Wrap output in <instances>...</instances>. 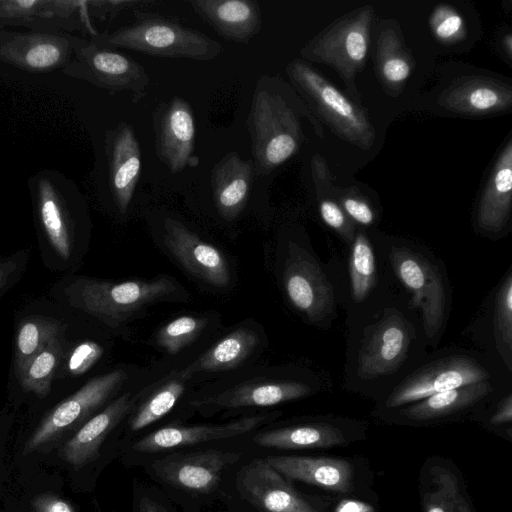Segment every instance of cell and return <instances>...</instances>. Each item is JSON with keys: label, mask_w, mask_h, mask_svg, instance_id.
<instances>
[{"label": "cell", "mask_w": 512, "mask_h": 512, "mask_svg": "<svg viewBox=\"0 0 512 512\" xmlns=\"http://www.w3.org/2000/svg\"><path fill=\"white\" fill-rule=\"evenodd\" d=\"M494 333L498 351L508 369H511L512 350V274L508 273L502 282L496 299Z\"/></svg>", "instance_id": "37"}, {"label": "cell", "mask_w": 512, "mask_h": 512, "mask_svg": "<svg viewBox=\"0 0 512 512\" xmlns=\"http://www.w3.org/2000/svg\"><path fill=\"white\" fill-rule=\"evenodd\" d=\"M373 14V7L366 5L338 19L302 48V57L330 65L352 81L365 64Z\"/></svg>", "instance_id": "7"}, {"label": "cell", "mask_w": 512, "mask_h": 512, "mask_svg": "<svg viewBox=\"0 0 512 512\" xmlns=\"http://www.w3.org/2000/svg\"><path fill=\"white\" fill-rule=\"evenodd\" d=\"M410 344L408 328L395 314L383 318L364 341L358 373L363 379L388 374L399 367Z\"/></svg>", "instance_id": "20"}, {"label": "cell", "mask_w": 512, "mask_h": 512, "mask_svg": "<svg viewBox=\"0 0 512 512\" xmlns=\"http://www.w3.org/2000/svg\"><path fill=\"white\" fill-rule=\"evenodd\" d=\"M286 74L297 91L343 139L368 150L375 141V130L366 114L308 63L295 59Z\"/></svg>", "instance_id": "5"}, {"label": "cell", "mask_w": 512, "mask_h": 512, "mask_svg": "<svg viewBox=\"0 0 512 512\" xmlns=\"http://www.w3.org/2000/svg\"><path fill=\"white\" fill-rule=\"evenodd\" d=\"M335 512H375L373 506L357 500H343L335 509Z\"/></svg>", "instance_id": "46"}, {"label": "cell", "mask_w": 512, "mask_h": 512, "mask_svg": "<svg viewBox=\"0 0 512 512\" xmlns=\"http://www.w3.org/2000/svg\"><path fill=\"white\" fill-rule=\"evenodd\" d=\"M310 392V386L302 382L261 381L238 385L199 404L211 409L267 407L300 399Z\"/></svg>", "instance_id": "27"}, {"label": "cell", "mask_w": 512, "mask_h": 512, "mask_svg": "<svg viewBox=\"0 0 512 512\" xmlns=\"http://www.w3.org/2000/svg\"><path fill=\"white\" fill-rule=\"evenodd\" d=\"M28 189L45 265L72 269L80 259L88 223L78 187L59 171L43 169L29 178Z\"/></svg>", "instance_id": "1"}, {"label": "cell", "mask_w": 512, "mask_h": 512, "mask_svg": "<svg viewBox=\"0 0 512 512\" xmlns=\"http://www.w3.org/2000/svg\"><path fill=\"white\" fill-rule=\"evenodd\" d=\"M392 263L414 304L422 311L427 338L433 339L443 326L446 310V291L438 269L406 248L393 252Z\"/></svg>", "instance_id": "11"}, {"label": "cell", "mask_w": 512, "mask_h": 512, "mask_svg": "<svg viewBox=\"0 0 512 512\" xmlns=\"http://www.w3.org/2000/svg\"><path fill=\"white\" fill-rule=\"evenodd\" d=\"M240 453L207 450L172 453L153 462L154 473L164 482L193 493L212 492L224 470L237 462Z\"/></svg>", "instance_id": "13"}, {"label": "cell", "mask_w": 512, "mask_h": 512, "mask_svg": "<svg viewBox=\"0 0 512 512\" xmlns=\"http://www.w3.org/2000/svg\"><path fill=\"white\" fill-rule=\"evenodd\" d=\"M429 474L430 487L423 502L425 512H472L451 470L433 466Z\"/></svg>", "instance_id": "34"}, {"label": "cell", "mask_w": 512, "mask_h": 512, "mask_svg": "<svg viewBox=\"0 0 512 512\" xmlns=\"http://www.w3.org/2000/svg\"><path fill=\"white\" fill-rule=\"evenodd\" d=\"M155 150L171 173L195 167V120L190 104L181 97L161 103L153 113Z\"/></svg>", "instance_id": "12"}, {"label": "cell", "mask_w": 512, "mask_h": 512, "mask_svg": "<svg viewBox=\"0 0 512 512\" xmlns=\"http://www.w3.org/2000/svg\"><path fill=\"white\" fill-rule=\"evenodd\" d=\"M206 324L205 318L180 316L161 327L157 333V343L167 353L175 355L194 341Z\"/></svg>", "instance_id": "38"}, {"label": "cell", "mask_w": 512, "mask_h": 512, "mask_svg": "<svg viewBox=\"0 0 512 512\" xmlns=\"http://www.w3.org/2000/svg\"><path fill=\"white\" fill-rule=\"evenodd\" d=\"M236 486L241 497L261 512H319L265 459L243 466Z\"/></svg>", "instance_id": "14"}, {"label": "cell", "mask_w": 512, "mask_h": 512, "mask_svg": "<svg viewBox=\"0 0 512 512\" xmlns=\"http://www.w3.org/2000/svg\"><path fill=\"white\" fill-rule=\"evenodd\" d=\"M512 201V139L498 156L483 190L478 211L479 227L487 232H500L509 220Z\"/></svg>", "instance_id": "26"}, {"label": "cell", "mask_w": 512, "mask_h": 512, "mask_svg": "<svg viewBox=\"0 0 512 512\" xmlns=\"http://www.w3.org/2000/svg\"><path fill=\"white\" fill-rule=\"evenodd\" d=\"M439 104L454 113L486 115L511 107L510 86L484 77L456 79L440 96Z\"/></svg>", "instance_id": "23"}, {"label": "cell", "mask_w": 512, "mask_h": 512, "mask_svg": "<svg viewBox=\"0 0 512 512\" xmlns=\"http://www.w3.org/2000/svg\"><path fill=\"white\" fill-rule=\"evenodd\" d=\"M190 378L182 370L171 375L131 414L129 430H141L169 413L183 395Z\"/></svg>", "instance_id": "33"}, {"label": "cell", "mask_w": 512, "mask_h": 512, "mask_svg": "<svg viewBox=\"0 0 512 512\" xmlns=\"http://www.w3.org/2000/svg\"><path fill=\"white\" fill-rule=\"evenodd\" d=\"M66 328V323L52 316L30 315L21 319L14 339L13 366L16 378L48 342L65 335Z\"/></svg>", "instance_id": "31"}, {"label": "cell", "mask_w": 512, "mask_h": 512, "mask_svg": "<svg viewBox=\"0 0 512 512\" xmlns=\"http://www.w3.org/2000/svg\"><path fill=\"white\" fill-rule=\"evenodd\" d=\"M251 139L255 176H266L298 150L299 121L283 96L272 87L271 78H259L246 121Z\"/></svg>", "instance_id": "4"}, {"label": "cell", "mask_w": 512, "mask_h": 512, "mask_svg": "<svg viewBox=\"0 0 512 512\" xmlns=\"http://www.w3.org/2000/svg\"><path fill=\"white\" fill-rule=\"evenodd\" d=\"M182 292L181 286L166 275L122 282L67 275L54 285L51 294L64 308L117 327L146 306Z\"/></svg>", "instance_id": "2"}, {"label": "cell", "mask_w": 512, "mask_h": 512, "mask_svg": "<svg viewBox=\"0 0 512 512\" xmlns=\"http://www.w3.org/2000/svg\"><path fill=\"white\" fill-rule=\"evenodd\" d=\"M430 27L435 37L446 43L455 42L464 37L465 22L452 7L439 5L430 17Z\"/></svg>", "instance_id": "40"}, {"label": "cell", "mask_w": 512, "mask_h": 512, "mask_svg": "<svg viewBox=\"0 0 512 512\" xmlns=\"http://www.w3.org/2000/svg\"><path fill=\"white\" fill-rule=\"evenodd\" d=\"M75 36L65 32L0 30V61L29 73L62 70L73 56Z\"/></svg>", "instance_id": "9"}, {"label": "cell", "mask_w": 512, "mask_h": 512, "mask_svg": "<svg viewBox=\"0 0 512 512\" xmlns=\"http://www.w3.org/2000/svg\"><path fill=\"white\" fill-rule=\"evenodd\" d=\"M491 390L492 387L488 380L477 382L433 394L417 401L401 412L406 418L415 421L437 419L476 404L486 397Z\"/></svg>", "instance_id": "30"}, {"label": "cell", "mask_w": 512, "mask_h": 512, "mask_svg": "<svg viewBox=\"0 0 512 512\" xmlns=\"http://www.w3.org/2000/svg\"><path fill=\"white\" fill-rule=\"evenodd\" d=\"M378 64L382 79L390 87L399 86L411 74L412 63L394 31L386 30L380 35Z\"/></svg>", "instance_id": "36"}, {"label": "cell", "mask_w": 512, "mask_h": 512, "mask_svg": "<svg viewBox=\"0 0 512 512\" xmlns=\"http://www.w3.org/2000/svg\"><path fill=\"white\" fill-rule=\"evenodd\" d=\"M258 335L249 328H238L227 334L182 371L194 373L225 371L241 365L258 345Z\"/></svg>", "instance_id": "29"}, {"label": "cell", "mask_w": 512, "mask_h": 512, "mask_svg": "<svg viewBox=\"0 0 512 512\" xmlns=\"http://www.w3.org/2000/svg\"><path fill=\"white\" fill-rule=\"evenodd\" d=\"M136 397L124 393L109 402L77 429L63 445L60 455L67 463L79 469L93 460L109 433L130 413Z\"/></svg>", "instance_id": "21"}, {"label": "cell", "mask_w": 512, "mask_h": 512, "mask_svg": "<svg viewBox=\"0 0 512 512\" xmlns=\"http://www.w3.org/2000/svg\"><path fill=\"white\" fill-rule=\"evenodd\" d=\"M109 188L118 210L124 214L133 198L141 172V150L134 129L121 122L105 138Z\"/></svg>", "instance_id": "18"}, {"label": "cell", "mask_w": 512, "mask_h": 512, "mask_svg": "<svg viewBox=\"0 0 512 512\" xmlns=\"http://www.w3.org/2000/svg\"><path fill=\"white\" fill-rule=\"evenodd\" d=\"M68 350L65 335L48 342L25 366L17 380L22 389L38 397L46 396Z\"/></svg>", "instance_id": "32"}, {"label": "cell", "mask_w": 512, "mask_h": 512, "mask_svg": "<svg viewBox=\"0 0 512 512\" xmlns=\"http://www.w3.org/2000/svg\"><path fill=\"white\" fill-rule=\"evenodd\" d=\"M284 287L292 305L309 319L318 321L332 311L330 283L313 259L295 245L289 248Z\"/></svg>", "instance_id": "16"}, {"label": "cell", "mask_w": 512, "mask_h": 512, "mask_svg": "<svg viewBox=\"0 0 512 512\" xmlns=\"http://www.w3.org/2000/svg\"><path fill=\"white\" fill-rule=\"evenodd\" d=\"M340 207L344 213L355 222L369 226L374 222V212L371 206L361 197L345 194L340 198Z\"/></svg>", "instance_id": "42"}, {"label": "cell", "mask_w": 512, "mask_h": 512, "mask_svg": "<svg viewBox=\"0 0 512 512\" xmlns=\"http://www.w3.org/2000/svg\"><path fill=\"white\" fill-rule=\"evenodd\" d=\"M87 1L0 0V25L40 32L85 31Z\"/></svg>", "instance_id": "15"}, {"label": "cell", "mask_w": 512, "mask_h": 512, "mask_svg": "<svg viewBox=\"0 0 512 512\" xmlns=\"http://www.w3.org/2000/svg\"><path fill=\"white\" fill-rule=\"evenodd\" d=\"M255 176L253 160L242 159L236 151L223 156L211 171L214 204L225 219L243 210Z\"/></svg>", "instance_id": "25"}, {"label": "cell", "mask_w": 512, "mask_h": 512, "mask_svg": "<svg viewBox=\"0 0 512 512\" xmlns=\"http://www.w3.org/2000/svg\"><path fill=\"white\" fill-rule=\"evenodd\" d=\"M127 380L124 370L115 369L87 381L55 405L28 438L25 453L34 452L78 429L118 392Z\"/></svg>", "instance_id": "8"}, {"label": "cell", "mask_w": 512, "mask_h": 512, "mask_svg": "<svg viewBox=\"0 0 512 512\" xmlns=\"http://www.w3.org/2000/svg\"><path fill=\"white\" fill-rule=\"evenodd\" d=\"M253 441L262 447L301 450L330 448L342 445L346 439L342 431L327 423H309L257 433Z\"/></svg>", "instance_id": "28"}, {"label": "cell", "mask_w": 512, "mask_h": 512, "mask_svg": "<svg viewBox=\"0 0 512 512\" xmlns=\"http://www.w3.org/2000/svg\"><path fill=\"white\" fill-rule=\"evenodd\" d=\"M319 212L327 226L350 237V224L339 204L331 199H322L319 203Z\"/></svg>", "instance_id": "43"}, {"label": "cell", "mask_w": 512, "mask_h": 512, "mask_svg": "<svg viewBox=\"0 0 512 512\" xmlns=\"http://www.w3.org/2000/svg\"><path fill=\"white\" fill-rule=\"evenodd\" d=\"M288 480L347 493L352 489L353 466L344 459L307 456H274L265 459Z\"/></svg>", "instance_id": "24"}, {"label": "cell", "mask_w": 512, "mask_h": 512, "mask_svg": "<svg viewBox=\"0 0 512 512\" xmlns=\"http://www.w3.org/2000/svg\"><path fill=\"white\" fill-rule=\"evenodd\" d=\"M512 420V396L508 394L498 406L496 412L491 417V423L498 425L508 423Z\"/></svg>", "instance_id": "45"}, {"label": "cell", "mask_w": 512, "mask_h": 512, "mask_svg": "<svg viewBox=\"0 0 512 512\" xmlns=\"http://www.w3.org/2000/svg\"><path fill=\"white\" fill-rule=\"evenodd\" d=\"M135 21L111 33L92 36L95 43L125 48L157 57L208 61L218 57L222 45L201 31L155 13L135 11Z\"/></svg>", "instance_id": "3"}, {"label": "cell", "mask_w": 512, "mask_h": 512, "mask_svg": "<svg viewBox=\"0 0 512 512\" xmlns=\"http://www.w3.org/2000/svg\"><path fill=\"white\" fill-rule=\"evenodd\" d=\"M103 352V347L92 340H84L68 348L56 378L86 373L102 357Z\"/></svg>", "instance_id": "39"}, {"label": "cell", "mask_w": 512, "mask_h": 512, "mask_svg": "<svg viewBox=\"0 0 512 512\" xmlns=\"http://www.w3.org/2000/svg\"><path fill=\"white\" fill-rule=\"evenodd\" d=\"M189 4L226 41L249 43L261 30V9L254 0H191Z\"/></svg>", "instance_id": "22"}, {"label": "cell", "mask_w": 512, "mask_h": 512, "mask_svg": "<svg viewBox=\"0 0 512 512\" xmlns=\"http://www.w3.org/2000/svg\"><path fill=\"white\" fill-rule=\"evenodd\" d=\"M35 512H74L73 507L61 497L46 493L39 495L33 502Z\"/></svg>", "instance_id": "44"}, {"label": "cell", "mask_w": 512, "mask_h": 512, "mask_svg": "<svg viewBox=\"0 0 512 512\" xmlns=\"http://www.w3.org/2000/svg\"><path fill=\"white\" fill-rule=\"evenodd\" d=\"M270 415L243 417L225 424L165 426L137 440L133 449L140 453H154L176 447L231 438L253 431L263 425Z\"/></svg>", "instance_id": "19"}, {"label": "cell", "mask_w": 512, "mask_h": 512, "mask_svg": "<svg viewBox=\"0 0 512 512\" xmlns=\"http://www.w3.org/2000/svg\"><path fill=\"white\" fill-rule=\"evenodd\" d=\"M139 512H165L164 509L155 501L148 497H143L139 503Z\"/></svg>", "instance_id": "47"}, {"label": "cell", "mask_w": 512, "mask_h": 512, "mask_svg": "<svg viewBox=\"0 0 512 512\" xmlns=\"http://www.w3.org/2000/svg\"><path fill=\"white\" fill-rule=\"evenodd\" d=\"M349 271L352 297L356 302H361L370 293L376 279L374 252L369 240L361 232L352 244Z\"/></svg>", "instance_id": "35"}, {"label": "cell", "mask_w": 512, "mask_h": 512, "mask_svg": "<svg viewBox=\"0 0 512 512\" xmlns=\"http://www.w3.org/2000/svg\"><path fill=\"white\" fill-rule=\"evenodd\" d=\"M29 260L27 251L0 257V296L12 288L22 277Z\"/></svg>", "instance_id": "41"}, {"label": "cell", "mask_w": 512, "mask_h": 512, "mask_svg": "<svg viewBox=\"0 0 512 512\" xmlns=\"http://www.w3.org/2000/svg\"><path fill=\"white\" fill-rule=\"evenodd\" d=\"M164 242L171 254L192 275L216 287L229 285L231 273L223 254L179 221L165 220Z\"/></svg>", "instance_id": "17"}, {"label": "cell", "mask_w": 512, "mask_h": 512, "mask_svg": "<svg viewBox=\"0 0 512 512\" xmlns=\"http://www.w3.org/2000/svg\"><path fill=\"white\" fill-rule=\"evenodd\" d=\"M61 71L110 94L128 91L134 102L146 96L150 82L144 67L133 58L79 36H75L70 62Z\"/></svg>", "instance_id": "6"}, {"label": "cell", "mask_w": 512, "mask_h": 512, "mask_svg": "<svg viewBox=\"0 0 512 512\" xmlns=\"http://www.w3.org/2000/svg\"><path fill=\"white\" fill-rule=\"evenodd\" d=\"M503 47H504V50L507 54V56L509 58H511V54H512V37H511V34H507L504 38H503Z\"/></svg>", "instance_id": "48"}, {"label": "cell", "mask_w": 512, "mask_h": 512, "mask_svg": "<svg viewBox=\"0 0 512 512\" xmlns=\"http://www.w3.org/2000/svg\"><path fill=\"white\" fill-rule=\"evenodd\" d=\"M488 372L475 359L453 356L418 369L400 383L386 400L387 407H399L433 394L486 381Z\"/></svg>", "instance_id": "10"}]
</instances>
